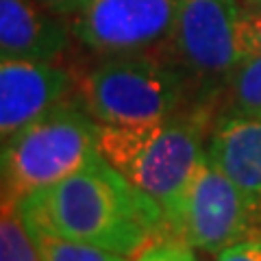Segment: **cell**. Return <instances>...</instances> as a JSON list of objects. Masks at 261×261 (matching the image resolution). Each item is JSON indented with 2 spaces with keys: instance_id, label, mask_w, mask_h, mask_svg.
Instances as JSON below:
<instances>
[{
  "instance_id": "6da1fadb",
  "label": "cell",
  "mask_w": 261,
  "mask_h": 261,
  "mask_svg": "<svg viewBox=\"0 0 261 261\" xmlns=\"http://www.w3.org/2000/svg\"><path fill=\"white\" fill-rule=\"evenodd\" d=\"M31 231L83 242L135 259L170 235L157 200L100 154L83 170L18 202Z\"/></svg>"
},
{
  "instance_id": "7a4b0ae2",
  "label": "cell",
  "mask_w": 261,
  "mask_h": 261,
  "mask_svg": "<svg viewBox=\"0 0 261 261\" xmlns=\"http://www.w3.org/2000/svg\"><path fill=\"white\" fill-rule=\"evenodd\" d=\"M205 128L207 109L202 107L146 126L98 124L102 157L159 202L170 235H176L187 187L205 154Z\"/></svg>"
},
{
  "instance_id": "3957f363",
  "label": "cell",
  "mask_w": 261,
  "mask_h": 261,
  "mask_svg": "<svg viewBox=\"0 0 261 261\" xmlns=\"http://www.w3.org/2000/svg\"><path fill=\"white\" fill-rule=\"evenodd\" d=\"M100 154L98 122L79 98H70L3 140V202L18 205L27 196L83 170Z\"/></svg>"
},
{
  "instance_id": "277c9868",
  "label": "cell",
  "mask_w": 261,
  "mask_h": 261,
  "mask_svg": "<svg viewBox=\"0 0 261 261\" xmlns=\"http://www.w3.org/2000/svg\"><path fill=\"white\" fill-rule=\"evenodd\" d=\"M190 81L172 61L109 57L79 79L76 98L105 126H146L181 113Z\"/></svg>"
},
{
  "instance_id": "5b68a950",
  "label": "cell",
  "mask_w": 261,
  "mask_h": 261,
  "mask_svg": "<svg viewBox=\"0 0 261 261\" xmlns=\"http://www.w3.org/2000/svg\"><path fill=\"white\" fill-rule=\"evenodd\" d=\"M242 0H183L170 35L176 65L202 102L224 92L246 59L242 48Z\"/></svg>"
},
{
  "instance_id": "8992f818",
  "label": "cell",
  "mask_w": 261,
  "mask_h": 261,
  "mask_svg": "<svg viewBox=\"0 0 261 261\" xmlns=\"http://www.w3.org/2000/svg\"><path fill=\"white\" fill-rule=\"evenodd\" d=\"M183 0H85L70 20L76 42L94 55H146L172 35Z\"/></svg>"
},
{
  "instance_id": "52a82bcc",
  "label": "cell",
  "mask_w": 261,
  "mask_h": 261,
  "mask_svg": "<svg viewBox=\"0 0 261 261\" xmlns=\"http://www.w3.org/2000/svg\"><path fill=\"white\" fill-rule=\"evenodd\" d=\"M257 226L246 198L205 150L187 187L176 238L192 248L220 255L233 244L252 238Z\"/></svg>"
},
{
  "instance_id": "ba28073f",
  "label": "cell",
  "mask_w": 261,
  "mask_h": 261,
  "mask_svg": "<svg viewBox=\"0 0 261 261\" xmlns=\"http://www.w3.org/2000/svg\"><path fill=\"white\" fill-rule=\"evenodd\" d=\"M79 81L59 63L0 59V135L7 140L57 105L70 100Z\"/></svg>"
},
{
  "instance_id": "9c48e42d",
  "label": "cell",
  "mask_w": 261,
  "mask_h": 261,
  "mask_svg": "<svg viewBox=\"0 0 261 261\" xmlns=\"http://www.w3.org/2000/svg\"><path fill=\"white\" fill-rule=\"evenodd\" d=\"M72 39L70 20L39 0H0V59L59 63Z\"/></svg>"
},
{
  "instance_id": "30bf717a",
  "label": "cell",
  "mask_w": 261,
  "mask_h": 261,
  "mask_svg": "<svg viewBox=\"0 0 261 261\" xmlns=\"http://www.w3.org/2000/svg\"><path fill=\"white\" fill-rule=\"evenodd\" d=\"M205 150L242 192L261 226V116H220Z\"/></svg>"
},
{
  "instance_id": "8fae6325",
  "label": "cell",
  "mask_w": 261,
  "mask_h": 261,
  "mask_svg": "<svg viewBox=\"0 0 261 261\" xmlns=\"http://www.w3.org/2000/svg\"><path fill=\"white\" fill-rule=\"evenodd\" d=\"M222 116H261V53L246 57L228 79Z\"/></svg>"
},
{
  "instance_id": "7c38bea8",
  "label": "cell",
  "mask_w": 261,
  "mask_h": 261,
  "mask_svg": "<svg viewBox=\"0 0 261 261\" xmlns=\"http://www.w3.org/2000/svg\"><path fill=\"white\" fill-rule=\"evenodd\" d=\"M0 261H44L35 235L24 222L18 205L3 202L0 216Z\"/></svg>"
},
{
  "instance_id": "4fadbf2b",
  "label": "cell",
  "mask_w": 261,
  "mask_h": 261,
  "mask_svg": "<svg viewBox=\"0 0 261 261\" xmlns=\"http://www.w3.org/2000/svg\"><path fill=\"white\" fill-rule=\"evenodd\" d=\"M33 235H35L44 261H130V257L118 255L100 246H92V244L72 242L37 231H33Z\"/></svg>"
},
{
  "instance_id": "5bb4252c",
  "label": "cell",
  "mask_w": 261,
  "mask_h": 261,
  "mask_svg": "<svg viewBox=\"0 0 261 261\" xmlns=\"http://www.w3.org/2000/svg\"><path fill=\"white\" fill-rule=\"evenodd\" d=\"M133 261H196L194 248L176 235H166L146 246Z\"/></svg>"
},
{
  "instance_id": "9a60e30c",
  "label": "cell",
  "mask_w": 261,
  "mask_h": 261,
  "mask_svg": "<svg viewBox=\"0 0 261 261\" xmlns=\"http://www.w3.org/2000/svg\"><path fill=\"white\" fill-rule=\"evenodd\" d=\"M242 48L246 57L261 53V11L248 7L242 18Z\"/></svg>"
},
{
  "instance_id": "2e32d148",
  "label": "cell",
  "mask_w": 261,
  "mask_h": 261,
  "mask_svg": "<svg viewBox=\"0 0 261 261\" xmlns=\"http://www.w3.org/2000/svg\"><path fill=\"white\" fill-rule=\"evenodd\" d=\"M218 261H261V235H252L228 246L218 255Z\"/></svg>"
},
{
  "instance_id": "e0dca14e",
  "label": "cell",
  "mask_w": 261,
  "mask_h": 261,
  "mask_svg": "<svg viewBox=\"0 0 261 261\" xmlns=\"http://www.w3.org/2000/svg\"><path fill=\"white\" fill-rule=\"evenodd\" d=\"M44 7H48L50 11H55V13H59V15H63V18H68V20H72L76 15V11L83 7V3L85 0H39Z\"/></svg>"
},
{
  "instance_id": "ac0fdd59",
  "label": "cell",
  "mask_w": 261,
  "mask_h": 261,
  "mask_svg": "<svg viewBox=\"0 0 261 261\" xmlns=\"http://www.w3.org/2000/svg\"><path fill=\"white\" fill-rule=\"evenodd\" d=\"M244 5L248 7V9H257V11H261V0H242Z\"/></svg>"
}]
</instances>
